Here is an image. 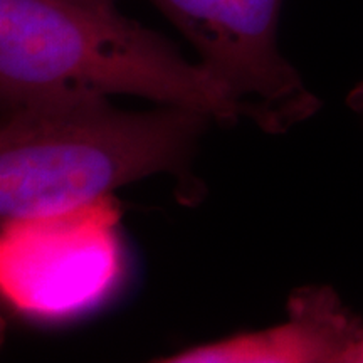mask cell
<instances>
[{"label": "cell", "mask_w": 363, "mask_h": 363, "mask_svg": "<svg viewBox=\"0 0 363 363\" xmlns=\"http://www.w3.org/2000/svg\"><path fill=\"white\" fill-rule=\"evenodd\" d=\"M133 94L222 123L252 118L247 104L202 62L116 7L61 0H0L2 106Z\"/></svg>", "instance_id": "1"}, {"label": "cell", "mask_w": 363, "mask_h": 363, "mask_svg": "<svg viewBox=\"0 0 363 363\" xmlns=\"http://www.w3.org/2000/svg\"><path fill=\"white\" fill-rule=\"evenodd\" d=\"M207 120L180 106L121 111L106 98L4 108L2 219L84 206L155 174L185 177Z\"/></svg>", "instance_id": "2"}, {"label": "cell", "mask_w": 363, "mask_h": 363, "mask_svg": "<svg viewBox=\"0 0 363 363\" xmlns=\"http://www.w3.org/2000/svg\"><path fill=\"white\" fill-rule=\"evenodd\" d=\"M120 219L113 195L4 219L0 289L7 305L39 321L72 320L101 306L125 278Z\"/></svg>", "instance_id": "3"}, {"label": "cell", "mask_w": 363, "mask_h": 363, "mask_svg": "<svg viewBox=\"0 0 363 363\" xmlns=\"http://www.w3.org/2000/svg\"><path fill=\"white\" fill-rule=\"evenodd\" d=\"M288 320L272 328L187 348L167 363H352L363 321L331 288H301L288 303Z\"/></svg>", "instance_id": "5"}, {"label": "cell", "mask_w": 363, "mask_h": 363, "mask_svg": "<svg viewBox=\"0 0 363 363\" xmlns=\"http://www.w3.org/2000/svg\"><path fill=\"white\" fill-rule=\"evenodd\" d=\"M184 34L201 62L279 133L315 115L320 101L279 51L283 0H150Z\"/></svg>", "instance_id": "4"}, {"label": "cell", "mask_w": 363, "mask_h": 363, "mask_svg": "<svg viewBox=\"0 0 363 363\" xmlns=\"http://www.w3.org/2000/svg\"><path fill=\"white\" fill-rule=\"evenodd\" d=\"M347 104L363 120V83L352 89V93L347 98Z\"/></svg>", "instance_id": "6"}, {"label": "cell", "mask_w": 363, "mask_h": 363, "mask_svg": "<svg viewBox=\"0 0 363 363\" xmlns=\"http://www.w3.org/2000/svg\"><path fill=\"white\" fill-rule=\"evenodd\" d=\"M61 2L74 4V6H84V7L111 9V7H116L118 0H61Z\"/></svg>", "instance_id": "7"}, {"label": "cell", "mask_w": 363, "mask_h": 363, "mask_svg": "<svg viewBox=\"0 0 363 363\" xmlns=\"http://www.w3.org/2000/svg\"><path fill=\"white\" fill-rule=\"evenodd\" d=\"M352 363H363V338H362L360 345H358V347H357L355 355H353V362Z\"/></svg>", "instance_id": "8"}]
</instances>
